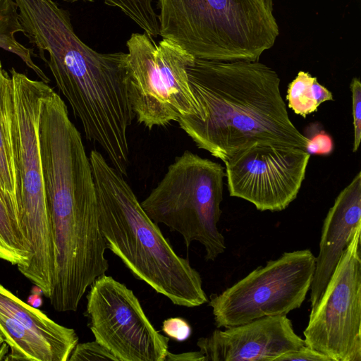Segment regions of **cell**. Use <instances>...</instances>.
<instances>
[{
    "instance_id": "cell-1",
    "label": "cell",
    "mask_w": 361,
    "mask_h": 361,
    "mask_svg": "<svg viewBox=\"0 0 361 361\" xmlns=\"http://www.w3.org/2000/svg\"><path fill=\"white\" fill-rule=\"evenodd\" d=\"M197 113L177 121L200 149L226 162L252 142L306 150L277 73L258 61L195 59L187 68Z\"/></svg>"
},
{
    "instance_id": "cell-2",
    "label": "cell",
    "mask_w": 361,
    "mask_h": 361,
    "mask_svg": "<svg viewBox=\"0 0 361 361\" xmlns=\"http://www.w3.org/2000/svg\"><path fill=\"white\" fill-rule=\"evenodd\" d=\"M89 157L99 224L107 249L120 258L136 279L173 304L195 307L208 302L200 274L188 259L174 251L123 176L100 152L93 149Z\"/></svg>"
},
{
    "instance_id": "cell-3",
    "label": "cell",
    "mask_w": 361,
    "mask_h": 361,
    "mask_svg": "<svg viewBox=\"0 0 361 361\" xmlns=\"http://www.w3.org/2000/svg\"><path fill=\"white\" fill-rule=\"evenodd\" d=\"M45 51L46 63L86 139L99 144L112 166L127 176V133L135 116L127 87L126 53H99L84 43L72 26L54 32Z\"/></svg>"
},
{
    "instance_id": "cell-4",
    "label": "cell",
    "mask_w": 361,
    "mask_h": 361,
    "mask_svg": "<svg viewBox=\"0 0 361 361\" xmlns=\"http://www.w3.org/2000/svg\"><path fill=\"white\" fill-rule=\"evenodd\" d=\"M159 35L195 59L258 61L279 34L273 0H157Z\"/></svg>"
},
{
    "instance_id": "cell-5",
    "label": "cell",
    "mask_w": 361,
    "mask_h": 361,
    "mask_svg": "<svg viewBox=\"0 0 361 361\" xmlns=\"http://www.w3.org/2000/svg\"><path fill=\"white\" fill-rule=\"evenodd\" d=\"M6 95V109L18 204L19 223L32 259L21 274L46 286L54 278L55 252L47 207L38 140V121L45 82L14 68Z\"/></svg>"
},
{
    "instance_id": "cell-6",
    "label": "cell",
    "mask_w": 361,
    "mask_h": 361,
    "mask_svg": "<svg viewBox=\"0 0 361 361\" xmlns=\"http://www.w3.org/2000/svg\"><path fill=\"white\" fill-rule=\"evenodd\" d=\"M225 177L219 163L185 150L140 204L153 221L180 233L188 249L197 241L214 261L226 248L217 227Z\"/></svg>"
},
{
    "instance_id": "cell-7",
    "label": "cell",
    "mask_w": 361,
    "mask_h": 361,
    "mask_svg": "<svg viewBox=\"0 0 361 361\" xmlns=\"http://www.w3.org/2000/svg\"><path fill=\"white\" fill-rule=\"evenodd\" d=\"M126 46L128 96L140 123L151 130L197 114L187 73L192 54L166 39L157 44L145 32L131 34Z\"/></svg>"
},
{
    "instance_id": "cell-8",
    "label": "cell",
    "mask_w": 361,
    "mask_h": 361,
    "mask_svg": "<svg viewBox=\"0 0 361 361\" xmlns=\"http://www.w3.org/2000/svg\"><path fill=\"white\" fill-rule=\"evenodd\" d=\"M315 257L310 249L283 252L208 300L216 328H228L300 308L310 289Z\"/></svg>"
},
{
    "instance_id": "cell-9",
    "label": "cell",
    "mask_w": 361,
    "mask_h": 361,
    "mask_svg": "<svg viewBox=\"0 0 361 361\" xmlns=\"http://www.w3.org/2000/svg\"><path fill=\"white\" fill-rule=\"evenodd\" d=\"M361 226H358L303 331L305 344L332 361H361Z\"/></svg>"
},
{
    "instance_id": "cell-10",
    "label": "cell",
    "mask_w": 361,
    "mask_h": 361,
    "mask_svg": "<svg viewBox=\"0 0 361 361\" xmlns=\"http://www.w3.org/2000/svg\"><path fill=\"white\" fill-rule=\"evenodd\" d=\"M86 298L88 326L118 361H165L169 338L155 329L124 283L104 274L92 283Z\"/></svg>"
},
{
    "instance_id": "cell-11",
    "label": "cell",
    "mask_w": 361,
    "mask_h": 361,
    "mask_svg": "<svg viewBox=\"0 0 361 361\" xmlns=\"http://www.w3.org/2000/svg\"><path fill=\"white\" fill-rule=\"evenodd\" d=\"M310 154L305 149L252 142L226 162L229 195L261 212H281L295 200Z\"/></svg>"
},
{
    "instance_id": "cell-12",
    "label": "cell",
    "mask_w": 361,
    "mask_h": 361,
    "mask_svg": "<svg viewBox=\"0 0 361 361\" xmlns=\"http://www.w3.org/2000/svg\"><path fill=\"white\" fill-rule=\"evenodd\" d=\"M0 331L11 349L5 361H67L78 343L62 326L0 283Z\"/></svg>"
},
{
    "instance_id": "cell-13",
    "label": "cell",
    "mask_w": 361,
    "mask_h": 361,
    "mask_svg": "<svg viewBox=\"0 0 361 361\" xmlns=\"http://www.w3.org/2000/svg\"><path fill=\"white\" fill-rule=\"evenodd\" d=\"M305 345L286 315L267 316L216 329L197 341L206 361H276Z\"/></svg>"
},
{
    "instance_id": "cell-14",
    "label": "cell",
    "mask_w": 361,
    "mask_h": 361,
    "mask_svg": "<svg viewBox=\"0 0 361 361\" xmlns=\"http://www.w3.org/2000/svg\"><path fill=\"white\" fill-rule=\"evenodd\" d=\"M361 226V173L336 197L324 219L310 286L311 308L322 296L341 257Z\"/></svg>"
},
{
    "instance_id": "cell-15",
    "label": "cell",
    "mask_w": 361,
    "mask_h": 361,
    "mask_svg": "<svg viewBox=\"0 0 361 361\" xmlns=\"http://www.w3.org/2000/svg\"><path fill=\"white\" fill-rule=\"evenodd\" d=\"M11 81V75L3 68L0 61V195L21 230L6 109L7 90Z\"/></svg>"
},
{
    "instance_id": "cell-16",
    "label": "cell",
    "mask_w": 361,
    "mask_h": 361,
    "mask_svg": "<svg viewBox=\"0 0 361 361\" xmlns=\"http://www.w3.org/2000/svg\"><path fill=\"white\" fill-rule=\"evenodd\" d=\"M24 32L19 18L18 9L14 0H0V48L18 56L32 70L40 80L49 83L50 79L34 62L32 56H37L33 49L20 44L16 34Z\"/></svg>"
},
{
    "instance_id": "cell-17",
    "label": "cell",
    "mask_w": 361,
    "mask_h": 361,
    "mask_svg": "<svg viewBox=\"0 0 361 361\" xmlns=\"http://www.w3.org/2000/svg\"><path fill=\"white\" fill-rule=\"evenodd\" d=\"M32 259L23 233L0 195V259L16 265L21 272Z\"/></svg>"
},
{
    "instance_id": "cell-18",
    "label": "cell",
    "mask_w": 361,
    "mask_h": 361,
    "mask_svg": "<svg viewBox=\"0 0 361 361\" xmlns=\"http://www.w3.org/2000/svg\"><path fill=\"white\" fill-rule=\"evenodd\" d=\"M317 79L308 72L300 71L288 85L286 99L288 106L296 114L305 118L317 110L314 82Z\"/></svg>"
},
{
    "instance_id": "cell-19",
    "label": "cell",
    "mask_w": 361,
    "mask_h": 361,
    "mask_svg": "<svg viewBox=\"0 0 361 361\" xmlns=\"http://www.w3.org/2000/svg\"><path fill=\"white\" fill-rule=\"evenodd\" d=\"M69 361L113 360L117 359L97 341L77 343L73 348Z\"/></svg>"
},
{
    "instance_id": "cell-20",
    "label": "cell",
    "mask_w": 361,
    "mask_h": 361,
    "mask_svg": "<svg viewBox=\"0 0 361 361\" xmlns=\"http://www.w3.org/2000/svg\"><path fill=\"white\" fill-rule=\"evenodd\" d=\"M352 93V113L354 126V142L353 151L357 152L361 140V82L354 78L350 83Z\"/></svg>"
},
{
    "instance_id": "cell-21",
    "label": "cell",
    "mask_w": 361,
    "mask_h": 361,
    "mask_svg": "<svg viewBox=\"0 0 361 361\" xmlns=\"http://www.w3.org/2000/svg\"><path fill=\"white\" fill-rule=\"evenodd\" d=\"M161 331L167 337L178 342L188 340L192 334L190 324L186 319L179 317L165 319Z\"/></svg>"
},
{
    "instance_id": "cell-22",
    "label": "cell",
    "mask_w": 361,
    "mask_h": 361,
    "mask_svg": "<svg viewBox=\"0 0 361 361\" xmlns=\"http://www.w3.org/2000/svg\"><path fill=\"white\" fill-rule=\"evenodd\" d=\"M309 142L306 151L310 154L329 155L334 150V141L329 134L324 130H317L311 136H307Z\"/></svg>"
},
{
    "instance_id": "cell-23",
    "label": "cell",
    "mask_w": 361,
    "mask_h": 361,
    "mask_svg": "<svg viewBox=\"0 0 361 361\" xmlns=\"http://www.w3.org/2000/svg\"><path fill=\"white\" fill-rule=\"evenodd\" d=\"M276 361H332L326 355L307 345L286 353L279 357Z\"/></svg>"
},
{
    "instance_id": "cell-24",
    "label": "cell",
    "mask_w": 361,
    "mask_h": 361,
    "mask_svg": "<svg viewBox=\"0 0 361 361\" xmlns=\"http://www.w3.org/2000/svg\"><path fill=\"white\" fill-rule=\"evenodd\" d=\"M165 361H206V360L200 350L180 354H173L169 351Z\"/></svg>"
},
{
    "instance_id": "cell-25",
    "label": "cell",
    "mask_w": 361,
    "mask_h": 361,
    "mask_svg": "<svg viewBox=\"0 0 361 361\" xmlns=\"http://www.w3.org/2000/svg\"><path fill=\"white\" fill-rule=\"evenodd\" d=\"M31 295L27 298V303L32 307L38 308L42 305V290L38 286L34 285L31 290Z\"/></svg>"
},
{
    "instance_id": "cell-26",
    "label": "cell",
    "mask_w": 361,
    "mask_h": 361,
    "mask_svg": "<svg viewBox=\"0 0 361 361\" xmlns=\"http://www.w3.org/2000/svg\"><path fill=\"white\" fill-rule=\"evenodd\" d=\"M9 346L6 343L1 332L0 331V361L4 360L8 353Z\"/></svg>"
}]
</instances>
